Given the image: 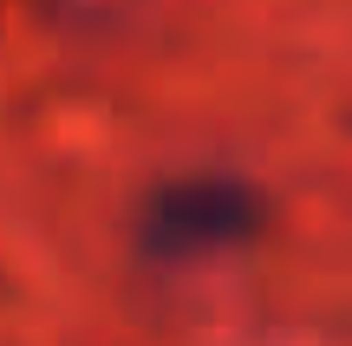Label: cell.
Listing matches in <instances>:
<instances>
[{"label": "cell", "instance_id": "obj_1", "mask_svg": "<svg viewBox=\"0 0 352 346\" xmlns=\"http://www.w3.org/2000/svg\"><path fill=\"white\" fill-rule=\"evenodd\" d=\"M254 222H261V203H254L248 183H235V177H183V183H164L144 203L138 242L157 261H196V255L248 242Z\"/></svg>", "mask_w": 352, "mask_h": 346}]
</instances>
